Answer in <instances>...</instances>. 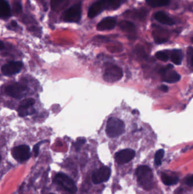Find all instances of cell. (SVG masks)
Here are the masks:
<instances>
[{
  "label": "cell",
  "instance_id": "4dcf8cb0",
  "mask_svg": "<svg viewBox=\"0 0 193 194\" xmlns=\"http://www.w3.org/2000/svg\"><path fill=\"white\" fill-rule=\"evenodd\" d=\"M189 49L191 51V56H190V61H191V65L193 66V49L191 48H190Z\"/></svg>",
  "mask_w": 193,
  "mask_h": 194
},
{
  "label": "cell",
  "instance_id": "277c9868",
  "mask_svg": "<svg viewBox=\"0 0 193 194\" xmlns=\"http://www.w3.org/2000/svg\"><path fill=\"white\" fill-rule=\"evenodd\" d=\"M53 182L70 194H75L77 191V187L74 182L65 174H57L55 176Z\"/></svg>",
  "mask_w": 193,
  "mask_h": 194
},
{
  "label": "cell",
  "instance_id": "1f68e13d",
  "mask_svg": "<svg viewBox=\"0 0 193 194\" xmlns=\"http://www.w3.org/2000/svg\"><path fill=\"white\" fill-rule=\"evenodd\" d=\"M11 25L13 27H17V26H18L17 23L15 22V21H11Z\"/></svg>",
  "mask_w": 193,
  "mask_h": 194
},
{
  "label": "cell",
  "instance_id": "d6986e66",
  "mask_svg": "<svg viewBox=\"0 0 193 194\" xmlns=\"http://www.w3.org/2000/svg\"><path fill=\"white\" fill-rule=\"evenodd\" d=\"M161 180L163 182L168 186L173 185L179 182V178L177 177H173L168 176L165 174H163L161 176Z\"/></svg>",
  "mask_w": 193,
  "mask_h": 194
},
{
  "label": "cell",
  "instance_id": "4316f807",
  "mask_svg": "<svg viewBox=\"0 0 193 194\" xmlns=\"http://www.w3.org/2000/svg\"><path fill=\"white\" fill-rule=\"evenodd\" d=\"M13 11L15 14H19L22 11V5L19 2H15L13 5Z\"/></svg>",
  "mask_w": 193,
  "mask_h": 194
},
{
  "label": "cell",
  "instance_id": "d4e9b609",
  "mask_svg": "<svg viewBox=\"0 0 193 194\" xmlns=\"http://www.w3.org/2000/svg\"><path fill=\"white\" fill-rule=\"evenodd\" d=\"M35 113L34 109H32V107L29 109H19L18 113L21 117H25L28 115L33 114Z\"/></svg>",
  "mask_w": 193,
  "mask_h": 194
},
{
  "label": "cell",
  "instance_id": "ffe728a7",
  "mask_svg": "<svg viewBox=\"0 0 193 194\" xmlns=\"http://www.w3.org/2000/svg\"><path fill=\"white\" fill-rule=\"evenodd\" d=\"M151 6L153 7L165 6L169 3L170 0H146Z\"/></svg>",
  "mask_w": 193,
  "mask_h": 194
},
{
  "label": "cell",
  "instance_id": "ba28073f",
  "mask_svg": "<svg viewBox=\"0 0 193 194\" xmlns=\"http://www.w3.org/2000/svg\"><path fill=\"white\" fill-rule=\"evenodd\" d=\"M111 170L107 166H103L96 170L92 176V180L95 184L107 182L110 179Z\"/></svg>",
  "mask_w": 193,
  "mask_h": 194
},
{
  "label": "cell",
  "instance_id": "5b68a950",
  "mask_svg": "<svg viewBox=\"0 0 193 194\" xmlns=\"http://www.w3.org/2000/svg\"><path fill=\"white\" fill-rule=\"evenodd\" d=\"M123 76L122 70L116 65H111L106 69L103 75V78L106 82L113 83L120 80Z\"/></svg>",
  "mask_w": 193,
  "mask_h": 194
},
{
  "label": "cell",
  "instance_id": "44dd1931",
  "mask_svg": "<svg viewBox=\"0 0 193 194\" xmlns=\"http://www.w3.org/2000/svg\"><path fill=\"white\" fill-rule=\"evenodd\" d=\"M35 103V101L33 98H26L23 100L19 104V109H29L31 108Z\"/></svg>",
  "mask_w": 193,
  "mask_h": 194
},
{
  "label": "cell",
  "instance_id": "30bf717a",
  "mask_svg": "<svg viewBox=\"0 0 193 194\" xmlns=\"http://www.w3.org/2000/svg\"><path fill=\"white\" fill-rule=\"evenodd\" d=\"M173 68L172 65H168L167 66L162 68L160 69V73L163 76V81L170 84H173L178 82L181 78V76L179 73H177L175 71H171Z\"/></svg>",
  "mask_w": 193,
  "mask_h": 194
},
{
  "label": "cell",
  "instance_id": "5bb4252c",
  "mask_svg": "<svg viewBox=\"0 0 193 194\" xmlns=\"http://www.w3.org/2000/svg\"><path fill=\"white\" fill-rule=\"evenodd\" d=\"M155 18L158 22L162 24L171 26L175 24V22L172 19L168 16L163 11H158L155 14Z\"/></svg>",
  "mask_w": 193,
  "mask_h": 194
},
{
  "label": "cell",
  "instance_id": "484cf974",
  "mask_svg": "<svg viewBox=\"0 0 193 194\" xmlns=\"http://www.w3.org/2000/svg\"><path fill=\"white\" fill-rule=\"evenodd\" d=\"M85 143H86V140L83 138H79L78 139H77L76 142L74 144V146H75L76 150L77 151H79L80 150L81 147Z\"/></svg>",
  "mask_w": 193,
  "mask_h": 194
},
{
  "label": "cell",
  "instance_id": "6da1fadb",
  "mask_svg": "<svg viewBox=\"0 0 193 194\" xmlns=\"http://www.w3.org/2000/svg\"><path fill=\"white\" fill-rule=\"evenodd\" d=\"M122 0H98L91 5L88 12L90 18H94L104 10H114L120 7Z\"/></svg>",
  "mask_w": 193,
  "mask_h": 194
},
{
  "label": "cell",
  "instance_id": "f546056e",
  "mask_svg": "<svg viewBox=\"0 0 193 194\" xmlns=\"http://www.w3.org/2000/svg\"><path fill=\"white\" fill-rule=\"evenodd\" d=\"M160 89L163 92H165V93L167 92L168 90V88L166 85H162L160 87Z\"/></svg>",
  "mask_w": 193,
  "mask_h": 194
},
{
  "label": "cell",
  "instance_id": "d6a6232c",
  "mask_svg": "<svg viewBox=\"0 0 193 194\" xmlns=\"http://www.w3.org/2000/svg\"><path fill=\"white\" fill-rule=\"evenodd\" d=\"M0 47H1V50H2L5 47L4 43L2 42H1V45H0Z\"/></svg>",
  "mask_w": 193,
  "mask_h": 194
},
{
  "label": "cell",
  "instance_id": "836d02e7",
  "mask_svg": "<svg viewBox=\"0 0 193 194\" xmlns=\"http://www.w3.org/2000/svg\"></svg>",
  "mask_w": 193,
  "mask_h": 194
},
{
  "label": "cell",
  "instance_id": "603a6c76",
  "mask_svg": "<svg viewBox=\"0 0 193 194\" xmlns=\"http://www.w3.org/2000/svg\"><path fill=\"white\" fill-rule=\"evenodd\" d=\"M164 155V150L163 149H159L157 150L155 156V164L157 166H159L161 164L162 159Z\"/></svg>",
  "mask_w": 193,
  "mask_h": 194
},
{
  "label": "cell",
  "instance_id": "4fadbf2b",
  "mask_svg": "<svg viewBox=\"0 0 193 194\" xmlns=\"http://www.w3.org/2000/svg\"><path fill=\"white\" fill-rule=\"evenodd\" d=\"M116 19L113 17H107L98 23L97 30L102 31L113 29L116 25Z\"/></svg>",
  "mask_w": 193,
  "mask_h": 194
},
{
  "label": "cell",
  "instance_id": "9a60e30c",
  "mask_svg": "<svg viewBox=\"0 0 193 194\" xmlns=\"http://www.w3.org/2000/svg\"><path fill=\"white\" fill-rule=\"evenodd\" d=\"M11 15V9L6 0L0 1V17L2 19H7Z\"/></svg>",
  "mask_w": 193,
  "mask_h": 194
},
{
  "label": "cell",
  "instance_id": "7a4b0ae2",
  "mask_svg": "<svg viewBox=\"0 0 193 194\" xmlns=\"http://www.w3.org/2000/svg\"><path fill=\"white\" fill-rule=\"evenodd\" d=\"M139 184L144 189L149 190L153 186V173L147 166H139L136 170Z\"/></svg>",
  "mask_w": 193,
  "mask_h": 194
},
{
  "label": "cell",
  "instance_id": "cb8c5ba5",
  "mask_svg": "<svg viewBox=\"0 0 193 194\" xmlns=\"http://www.w3.org/2000/svg\"><path fill=\"white\" fill-rule=\"evenodd\" d=\"M156 57L158 60L163 61H167L169 59L168 55L166 52L163 51L157 52L156 53Z\"/></svg>",
  "mask_w": 193,
  "mask_h": 194
},
{
  "label": "cell",
  "instance_id": "3957f363",
  "mask_svg": "<svg viewBox=\"0 0 193 194\" xmlns=\"http://www.w3.org/2000/svg\"><path fill=\"white\" fill-rule=\"evenodd\" d=\"M124 131L125 124L122 121L117 117L108 119L106 127V133L108 137H116L121 135Z\"/></svg>",
  "mask_w": 193,
  "mask_h": 194
},
{
  "label": "cell",
  "instance_id": "f1b7e54d",
  "mask_svg": "<svg viewBox=\"0 0 193 194\" xmlns=\"http://www.w3.org/2000/svg\"><path fill=\"white\" fill-rule=\"evenodd\" d=\"M186 183L189 186H193V175L187 178V180H186Z\"/></svg>",
  "mask_w": 193,
  "mask_h": 194
},
{
  "label": "cell",
  "instance_id": "7402d4cb",
  "mask_svg": "<svg viewBox=\"0 0 193 194\" xmlns=\"http://www.w3.org/2000/svg\"><path fill=\"white\" fill-rule=\"evenodd\" d=\"M147 14V11L145 9H140L138 10H135L132 13V17L134 18L138 19H143L145 18Z\"/></svg>",
  "mask_w": 193,
  "mask_h": 194
},
{
  "label": "cell",
  "instance_id": "2e32d148",
  "mask_svg": "<svg viewBox=\"0 0 193 194\" xmlns=\"http://www.w3.org/2000/svg\"><path fill=\"white\" fill-rule=\"evenodd\" d=\"M69 0H51V6L52 10L60 11L68 6Z\"/></svg>",
  "mask_w": 193,
  "mask_h": 194
},
{
  "label": "cell",
  "instance_id": "7c38bea8",
  "mask_svg": "<svg viewBox=\"0 0 193 194\" xmlns=\"http://www.w3.org/2000/svg\"><path fill=\"white\" fill-rule=\"evenodd\" d=\"M23 64L21 61H11L4 65L1 71L5 76H12L19 73L22 69Z\"/></svg>",
  "mask_w": 193,
  "mask_h": 194
},
{
  "label": "cell",
  "instance_id": "83f0119b",
  "mask_svg": "<svg viewBox=\"0 0 193 194\" xmlns=\"http://www.w3.org/2000/svg\"><path fill=\"white\" fill-rule=\"evenodd\" d=\"M44 142H45V141H40L39 143L37 144L33 148V153L35 154V157H37L38 155H39V148H40V145L44 143Z\"/></svg>",
  "mask_w": 193,
  "mask_h": 194
},
{
  "label": "cell",
  "instance_id": "ac0fdd59",
  "mask_svg": "<svg viewBox=\"0 0 193 194\" xmlns=\"http://www.w3.org/2000/svg\"><path fill=\"white\" fill-rule=\"evenodd\" d=\"M182 59L183 55L181 51L179 49H175L172 52L171 59L172 61L176 65H180L182 62Z\"/></svg>",
  "mask_w": 193,
  "mask_h": 194
},
{
  "label": "cell",
  "instance_id": "8992f818",
  "mask_svg": "<svg viewBox=\"0 0 193 194\" xmlns=\"http://www.w3.org/2000/svg\"><path fill=\"white\" fill-rule=\"evenodd\" d=\"M11 154L15 160L19 162H23L28 160L30 157V148L28 145H21L12 149Z\"/></svg>",
  "mask_w": 193,
  "mask_h": 194
},
{
  "label": "cell",
  "instance_id": "52a82bcc",
  "mask_svg": "<svg viewBox=\"0 0 193 194\" xmlns=\"http://www.w3.org/2000/svg\"><path fill=\"white\" fill-rule=\"evenodd\" d=\"M82 15L81 4H77L70 7L65 12L64 20L67 22L77 23L80 20Z\"/></svg>",
  "mask_w": 193,
  "mask_h": 194
},
{
  "label": "cell",
  "instance_id": "8fae6325",
  "mask_svg": "<svg viewBox=\"0 0 193 194\" xmlns=\"http://www.w3.org/2000/svg\"><path fill=\"white\" fill-rule=\"evenodd\" d=\"M135 151L131 149H125L117 152L115 160L119 164H124L131 161L135 157Z\"/></svg>",
  "mask_w": 193,
  "mask_h": 194
},
{
  "label": "cell",
  "instance_id": "e0dca14e",
  "mask_svg": "<svg viewBox=\"0 0 193 194\" xmlns=\"http://www.w3.org/2000/svg\"><path fill=\"white\" fill-rule=\"evenodd\" d=\"M119 27L124 32L131 33L135 31V25L128 21H122L119 23Z\"/></svg>",
  "mask_w": 193,
  "mask_h": 194
},
{
  "label": "cell",
  "instance_id": "9c48e42d",
  "mask_svg": "<svg viewBox=\"0 0 193 194\" xmlns=\"http://www.w3.org/2000/svg\"><path fill=\"white\" fill-rule=\"evenodd\" d=\"M27 86L25 85L20 83H15L7 86L5 89L7 95L15 98H21L27 90Z\"/></svg>",
  "mask_w": 193,
  "mask_h": 194
}]
</instances>
